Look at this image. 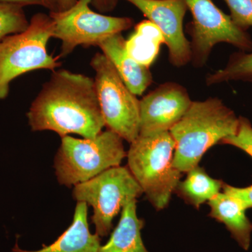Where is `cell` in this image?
Wrapping results in <instances>:
<instances>
[{"label":"cell","instance_id":"1","mask_svg":"<svg viewBox=\"0 0 252 252\" xmlns=\"http://www.w3.org/2000/svg\"><path fill=\"white\" fill-rule=\"evenodd\" d=\"M27 117L32 130L54 131L61 138L70 134L94 138L105 126L94 79L67 69L53 72Z\"/></svg>","mask_w":252,"mask_h":252},{"label":"cell","instance_id":"2","mask_svg":"<svg viewBox=\"0 0 252 252\" xmlns=\"http://www.w3.org/2000/svg\"><path fill=\"white\" fill-rule=\"evenodd\" d=\"M238 123L234 111L218 97L193 101L170 131L175 143L174 166L187 173L198 165L209 149L234 135Z\"/></svg>","mask_w":252,"mask_h":252},{"label":"cell","instance_id":"3","mask_svg":"<svg viewBox=\"0 0 252 252\" xmlns=\"http://www.w3.org/2000/svg\"><path fill=\"white\" fill-rule=\"evenodd\" d=\"M175 147L169 131L139 134L127 153V167L157 211L168 206L182 178L174 166Z\"/></svg>","mask_w":252,"mask_h":252},{"label":"cell","instance_id":"4","mask_svg":"<svg viewBox=\"0 0 252 252\" xmlns=\"http://www.w3.org/2000/svg\"><path fill=\"white\" fill-rule=\"evenodd\" d=\"M126 157L124 140L109 129L91 139L64 136L55 157V174L60 185L74 187L119 166Z\"/></svg>","mask_w":252,"mask_h":252},{"label":"cell","instance_id":"5","mask_svg":"<svg viewBox=\"0 0 252 252\" xmlns=\"http://www.w3.org/2000/svg\"><path fill=\"white\" fill-rule=\"evenodd\" d=\"M53 32L52 18L39 13L31 18L26 31L0 41V100L7 97L10 84L19 76L36 69L54 72L61 65L57 58L48 54Z\"/></svg>","mask_w":252,"mask_h":252},{"label":"cell","instance_id":"6","mask_svg":"<svg viewBox=\"0 0 252 252\" xmlns=\"http://www.w3.org/2000/svg\"><path fill=\"white\" fill-rule=\"evenodd\" d=\"M143 190L127 166L112 167L73 187V198L93 207L91 221L100 238L112 233L113 220L123 207Z\"/></svg>","mask_w":252,"mask_h":252},{"label":"cell","instance_id":"7","mask_svg":"<svg viewBox=\"0 0 252 252\" xmlns=\"http://www.w3.org/2000/svg\"><path fill=\"white\" fill-rule=\"evenodd\" d=\"M91 66L105 126L130 144L140 134V100L105 55L94 54Z\"/></svg>","mask_w":252,"mask_h":252},{"label":"cell","instance_id":"8","mask_svg":"<svg viewBox=\"0 0 252 252\" xmlns=\"http://www.w3.org/2000/svg\"><path fill=\"white\" fill-rule=\"evenodd\" d=\"M191 13L187 31L191 36V62L203 67L217 44L226 43L240 51H252V39L246 31L237 26L212 0H185Z\"/></svg>","mask_w":252,"mask_h":252},{"label":"cell","instance_id":"9","mask_svg":"<svg viewBox=\"0 0 252 252\" xmlns=\"http://www.w3.org/2000/svg\"><path fill=\"white\" fill-rule=\"evenodd\" d=\"M91 0H77L64 11L50 12L54 21L53 38L61 41V54L66 57L78 46H97L109 36L130 29L133 20L94 12Z\"/></svg>","mask_w":252,"mask_h":252},{"label":"cell","instance_id":"10","mask_svg":"<svg viewBox=\"0 0 252 252\" xmlns=\"http://www.w3.org/2000/svg\"><path fill=\"white\" fill-rule=\"evenodd\" d=\"M126 1L137 7L160 30L172 65L182 67L191 62L190 43L184 31V18L188 11L185 0Z\"/></svg>","mask_w":252,"mask_h":252},{"label":"cell","instance_id":"11","mask_svg":"<svg viewBox=\"0 0 252 252\" xmlns=\"http://www.w3.org/2000/svg\"><path fill=\"white\" fill-rule=\"evenodd\" d=\"M192 102L183 86L175 82L160 84L140 100V134L170 132Z\"/></svg>","mask_w":252,"mask_h":252},{"label":"cell","instance_id":"12","mask_svg":"<svg viewBox=\"0 0 252 252\" xmlns=\"http://www.w3.org/2000/svg\"><path fill=\"white\" fill-rule=\"evenodd\" d=\"M100 246V237L89 228L87 204L77 202L72 223L54 243L30 251L20 248L17 238L10 252H98Z\"/></svg>","mask_w":252,"mask_h":252},{"label":"cell","instance_id":"13","mask_svg":"<svg viewBox=\"0 0 252 252\" xmlns=\"http://www.w3.org/2000/svg\"><path fill=\"white\" fill-rule=\"evenodd\" d=\"M126 42L122 33H117L104 39L98 46L128 89L135 95H141L153 82V76L149 67L137 62L127 54Z\"/></svg>","mask_w":252,"mask_h":252},{"label":"cell","instance_id":"14","mask_svg":"<svg viewBox=\"0 0 252 252\" xmlns=\"http://www.w3.org/2000/svg\"><path fill=\"white\" fill-rule=\"evenodd\" d=\"M209 217L225 225L230 237L239 247L248 252L251 247L252 222L247 216V208L240 199L220 192L210 201Z\"/></svg>","mask_w":252,"mask_h":252},{"label":"cell","instance_id":"15","mask_svg":"<svg viewBox=\"0 0 252 252\" xmlns=\"http://www.w3.org/2000/svg\"><path fill=\"white\" fill-rule=\"evenodd\" d=\"M137 202L132 200L123 207L119 223L98 252H150L142 240L145 221L137 216Z\"/></svg>","mask_w":252,"mask_h":252},{"label":"cell","instance_id":"16","mask_svg":"<svg viewBox=\"0 0 252 252\" xmlns=\"http://www.w3.org/2000/svg\"><path fill=\"white\" fill-rule=\"evenodd\" d=\"M187 174L185 180L179 182L175 192L186 203L195 209L210 201L223 189V181L212 178L199 165Z\"/></svg>","mask_w":252,"mask_h":252},{"label":"cell","instance_id":"17","mask_svg":"<svg viewBox=\"0 0 252 252\" xmlns=\"http://www.w3.org/2000/svg\"><path fill=\"white\" fill-rule=\"evenodd\" d=\"M163 43L162 33L157 26L149 20H144L135 26V31L126 40L127 54L143 65L150 67Z\"/></svg>","mask_w":252,"mask_h":252},{"label":"cell","instance_id":"18","mask_svg":"<svg viewBox=\"0 0 252 252\" xmlns=\"http://www.w3.org/2000/svg\"><path fill=\"white\" fill-rule=\"evenodd\" d=\"M232 81L252 82V51H239L230 55L223 69L209 74L207 86H213Z\"/></svg>","mask_w":252,"mask_h":252},{"label":"cell","instance_id":"19","mask_svg":"<svg viewBox=\"0 0 252 252\" xmlns=\"http://www.w3.org/2000/svg\"><path fill=\"white\" fill-rule=\"evenodd\" d=\"M30 25L23 6L0 1V41L26 31Z\"/></svg>","mask_w":252,"mask_h":252},{"label":"cell","instance_id":"20","mask_svg":"<svg viewBox=\"0 0 252 252\" xmlns=\"http://www.w3.org/2000/svg\"><path fill=\"white\" fill-rule=\"evenodd\" d=\"M220 144L233 146L252 158V124L248 118L239 117L238 128L234 135L222 141Z\"/></svg>","mask_w":252,"mask_h":252},{"label":"cell","instance_id":"21","mask_svg":"<svg viewBox=\"0 0 252 252\" xmlns=\"http://www.w3.org/2000/svg\"><path fill=\"white\" fill-rule=\"evenodd\" d=\"M230 10V16L244 31L252 28V0H223Z\"/></svg>","mask_w":252,"mask_h":252},{"label":"cell","instance_id":"22","mask_svg":"<svg viewBox=\"0 0 252 252\" xmlns=\"http://www.w3.org/2000/svg\"><path fill=\"white\" fill-rule=\"evenodd\" d=\"M222 190L240 199L247 210L252 208V185L246 187H237L224 183Z\"/></svg>","mask_w":252,"mask_h":252},{"label":"cell","instance_id":"23","mask_svg":"<svg viewBox=\"0 0 252 252\" xmlns=\"http://www.w3.org/2000/svg\"><path fill=\"white\" fill-rule=\"evenodd\" d=\"M1 2L23 6L36 5L49 9L50 12L59 11V0H0Z\"/></svg>","mask_w":252,"mask_h":252},{"label":"cell","instance_id":"24","mask_svg":"<svg viewBox=\"0 0 252 252\" xmlns=\"http://www.w3.org/2000/svg\"><path fill=\"white\" fill-rule=\"evenodd\" d=\"M119 0H91V4L101 13H108L115 9Z\"/></svg>","mask_w":252,"mask_h":252},{"label":"cell","instance_id":"25","mask_svg":"<svg viewBox=\"0 0 252 252\" xmlns=\"http://www.w3.org/2000/svg\"><path fill=\"white\" fill-rule=\"evenodd\" d=\"M77 1V0H59V11L69 9L74 6Z\"/></svg>","mask_w":252,"mask_h":252}]
</instances>
